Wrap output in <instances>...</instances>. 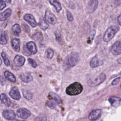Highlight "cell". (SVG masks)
<instances>
[{
	"instance_id": "6da1fadb",
	"label": "cell",
	"mask_w": 121,
	"mask_h": 121,
	"mask_svg": "<svg viewBox=\"0 0 121 121\" xmlns=\"http://www.w3.org/2000/svg\"><path fill=\"white\" fill-rule=\"evenodd\" d=\"M79 59V55L76 52H72L69 54L63 61V68L64 69L67 70L76 65L78 62Z\"/></svg>"
},
{
	"instance_id": "7a4b0ae2",
	"label": "cell",
	"mask_w": 121,
	"mask_h": 121,
	"mask_svg": "<svg viewBox=\"0 0 121 121\" xmlns=\"http://www.w3.org/2000/svg\"><path fill=\"white\" fill-rule=\"evenodd\" d=\"M83 90L82 85L77 82L69 85L66 89V93L69 95H76L80 94Z\"/></svg>"
},
{
	"instance_id": "3957f363",
	"label": "cell",
	"mask_w": 121,
	"mask_h": 121,
	"mask_svg": "<svg viewBox=\"0 0 121 121\" xmlns=\"http://www.w3.org/2000/svg\"><path fill=\"white\" fill-rule=\"evenodd\" d=\"M119 27L115 26H112L109 27L105 32L103 36L104 42L107 43L111 41L115 36V34L119 31Z\"/></svg>"
},
{
	"instance_id": "277c9868",
	"label": "cell",
	"mask_w": 121,
	"mask_h": 121,
	"mask_svg": "<svg viewBox=\"0 0 121 121\" xmlns=\"http://www.w3.org/2000/svg\"><path fill=\"white\" fill-rule=\"evenodd\" d=\"M105 79L106 75L102 73L95 77L90 78L87 81V84L91 87H95L101 84Z\"/></svg>"
},
{
	"instance_id": "5b68a950",
	"label": "cell",
	"mask_w": 121,
	"mask_h": 121,
	"mask_svg": "<svg viewBox=\"0 0 121 121\" xmlns=\"http://www.w3.org/2000/svg\"><path fill=\"white\" fill-rule=\"evenodd\" d=\"M44 17L45 20L51 25H55L57 22V17L49 9L46 10Z\"/></svg>"
},
{
	"instance_id": "8992f818",
	"label": "cell",
	"mask_w": 121,
	"mask_h": 121,
	"mask_svg": "<svg viewBox=\"0 0 121 121\" xmlns=\"http://www.w3.org/2000/svg\"><path fill=\"white\" fill-rule=\"evenodd\" d=\"M111 52L114 55L121 54V41H118L114 43L112 46Z\"/></svg>"
},
{
	"instance_id": "52a82bcc",
	"label": "cell",
	"mask_w": 121,
	"mask_h": 121,
	"mask_svg": "<svg viewBox=\"0 0 121 121\" xmlns=\"http://www.w3.org/2000/svg\"><path fill=\"white\" fill-rule=\"evenodd\" d=\"M17 114L18 117L23 119H26L30 116L31 112L27 109L21 108L17 110Z\"/></svg>"
},
{
	"instance_id": "ba28073f",
	"label": "cell",
	"mask_w": 121,
	"mask_h": 121,
	"mask_svg": "<svg viewBox=\"0 0 121 121\" xmlns=\"http://www.w3.org/2000/svg\"><path fill=\"white\" fill-rule=\"evenodd\" d=\"M98 6V1L97 0H90L87 5V11L88 13H91L95 11Z\"/></svg>"
},
{
	"instance_id": "9c48e42d",
	"label": "cell",
	"mask_w": 121,
	"mask_h": 121,
	"mask_svg": "<svg viewBox=\"0 0 121 121\" xmlns=\"http://www.w3.org/2000/svg\"><path fill=\"white\" fill-rule=\"evenodd\" d=\"M101 114L102 110L101 109L94 110L89 113L88 118L91 121H95L100 117Z\"/></svg>"
},
{
	"instance_id": "30bf717a",
	"label": "cell",
	"mask_w": 121,
	"mask_h": 121,
	"mask_svg": "<svg viewBox=\"0 0 121 121\" xmlns=\"http://www.w3.org/2000/svg\"><path fill=\"white\" fill-rule=\"evenodd\" d=\"M9 95L12 99L16 100H19L21 98L19 91L18 88L15 86H14L11 88L9 92Z\"/></svg>"
},
{
	"instance_id": "8fae6325",
	"label": "cell",
	"mask_w": 121,
	"mask_h": 121,
	"mask_svg": "<svg viewBox=\"0 0 121 121\" xmlns=\"http://www.w3.org/2000/svg\"><path fill=\"white\" fill-rule=\"evenodd\" d=\"M24 19L25 21L28 22L30 26L33 27H35L37 26L36 22L32 14H26L24 16Z\"/></svg>"
},
{
	"instance_id": "7c38bea8",
	"label": "cell",
	"mask_w": 121,
	"mask_h": 121,
	"mask_svg": "<svg viewBox=\"0 0 121 121\" xmlns=\"http://www.w3.org/2000/svg\"><path fill=\"white\" fill-rule=\"evenodd\" d=\"M103 64V62L97 57V55L93 57L90 61V66L92 68H95Z\"/></svg>"
},
{
	"instance_id": "4fadbf2b",
	"label": "cell",
	"mask_w": 121,
	"mask_h": 121,
	"mask_svg": "<svg viewBox=\"0 0 121 121\" xmlns=\"http://www.w3.org/2000/svg\"><path fill=\"white\" fill-rule=\"evenodd\" d=\"M2 115L4 118L9 120H12L16 117V113L11 110H4L2 112Z\"/></svg>"
},
{
	"instance_id": "5bb4252c",
	"label": "cell",
	"mask_w": 121,
	"mask_h": 121,
	"mask_svg": "<svg viewBox=\"0 0 121 121\" xmlns=\"http://www.w3.org/2000/svg\"><path fill=\"white\" fill-rule=\"evenodd\" d=\"M108 100L112 107L116 108L120 105L121 102V98L119 97L112 96L110 97Z\"/></svg>"
},
{
	"instance_id": "9a60e30c",
	"label": "cell",
	"mask_w": 121,
	"mask_h": 121,
	"mask_svg": "<svg viewBox=\"0 0 121 121\" xmlns=\"http://www.w3.org/2000/svg\"><path fill=\"white\" fill-rule=\"evenodd\" d=\"M27 50L31 54H35L37 52V49L35 43L32 41L26 43Z\"/></svg>"
},
{
	"instance_id": "2e32d148",
	"label": "cell",
	"mask_w": 121,
	"mask_h": 121,
	"mask_svg": "<svg viewBox=\"0 0 121 121\" xmlns=\"http://www.w3.org/2000/svg\"><path fill=\"white\" fill-rule=\"evenodd\" d=\"M25 61V58L23 56L19 55H17L14 59L15 64L18 67L22 66L24 64Z\"/></svg>"
},
{
	"instance_id": "e0dca14e",
	"label": "cell",
	"mask_w": 121,
	"mask_h": 121,
	"mask_svg": "<svg viewBox=\"0 0 121 121\" xmlns=\"http://www.w3.org/2000/svg\"><path fill=\"white\" fill-rule=\"evenodd\" d=\"M19 77L20 79L23 82L26 83H28L33 80V77L30 73H24L21 74Z\"/></svg>"
},
{
	"instance_id": "ac0fdd59",
	"label": "cell",
	"mask_w": 121,
	"mask_h": 121,
	"mask_svg": "<svg viewBox=\"0 0 121 121\" xmlns=\"http://www.w3.org/2000/svg\"><path fill=\"white\" fill-rule=\"evenodd\" d=\"M12 13V10L8 8L5 10L3 12L0 13V21H5L9 17Z\"/></svg>"
},
{
	"instance_id": "d6986e66",
	"label": "cell",
	"mask_w": 121,
	"mask_h": 121,
	"mask_svg": "<svg viewBox=\"0 0 121 121\" xmlns=\"http://www.w3.org/2000/svg\"><path fill=\"white\" fill-rule=\"evenodd\" d=\"M20 40L18 38H14L11 41L13 49L17 52H19L20 51Z\"/></svg>"
},
{
	"instance_id": "ffe728a7",
	"label": "cell",
	"mask_w": 121,
	"mask_h": 121,
	"mask_svg": "<svg viewBox=\"0 0 121 121\" xmlns=\"http://www.w3.org/2000/svg\"><path fill=\"white\" fill-rule=\"evenodd\" d=\"M0 100L7 107L10 106L11 104L10 99L4 93H1L0 95Z\"/></svg>"
},
{
	"instance_id": "44dd1931",
	"label": "cell",
	"mask_w": 121,
	"mask_h": 121,
	"mask_svg": "<svg viewBox=\"0 0 121 121\" xmlns=\"http://www.w3.org/2000/svg\"><path fill=\"white\" fill-rule=\"evenodd\" d=\"M49 2L54 7L57 13H59L62 10L61 5L57 0H49Z\"/></svg>"
},
{
	"instance_id": "7402d4cb",
	"label": "cell",
	"mask_w": 121,
	"mask_h": 121,
	"mask_svg": "<svg viewBox=\"0 0 121 121\" xmlns=\"http://www.w3.org/2000/svg\"><path fill=\"white\" fill-rule=\"evenodd\" d=\"M4 76L6 79L10 82L15 83L16 81V78L14 75L9 71H5L4 72Z\"/></svg>"
},
{
	"instance_id": "603a6c76",
	"label": "cell",
	"mask_w": 121,
	"mask_h": 121,
	"mask_svg": "<svg viewBox=\"0 0 121 121\" xmlns=\"http://www.w3.org/2000/svg\"><path fill=\"white\" fill-rule=\"evenodd\" d=\"M38 25L40 28L43 31L46 30L49 27V25L47 23L45 19L43 17L40 18Z\"/></svg>"
},
{
	"instance_id": "cb8c5ba5",
	"label": "cell",
	"mask_w": 121,
	"mask_h": 121,
	"mask_svg": "<svg viewBox=\"0 0 121 121\" xmlns=\"http://www.w3.org/2000/svg\"><path fill=\"white\" fill-rule=\"evenodd\" d=\"M12 30L14 35L18 36L21 32V28L20 26L17 24L14 25L12 27Z\"/></svg>"
},
{
	"instance_id": "d4e9b609",
	"label": "cell",
	"mask_w": 121,
	"mask_h": 121,
	"mask_svg": "<svg viewBox=\"0 0 121 121\" xmlns=\"http://www.w3.org/2000/svg\"><path fill=\"white\" fill-rule=\"evenodd\" d=\"M22 94L24 97L27 100H31L33 98V94L29 90H22Z\"/></svg>"
},
{
	"instance_id": "484cf974",
	"label": "cell",
	"mask_w": 121,
	"mask_h": 121,
	"mask_svg": "<svg viewBox=\"0 0 121 121\" xmlns=\"http://www.w3.org/2000/svg\"><path fill=\"white\" fill-rule=\"evenodd\" d=\"M7 43V39L6 34L3 31H0V43L1 44H5Z\"/></svg>"
},
{
	"instance_id": "4316f807",
	"label": "cell",
	"mask_w": 121,
	"mask_h": 121,
	"mask_svg": "<svg viewBox=\"0 0 121 121\" xmlns=\"http://www.w3.org/2000/svg\"><path fill=\"white\" fill-rule=\"evenodd\" d=\"M1 56L3 59V60H4V64L5 65L8 67L10 65V62H9V60L8 58V56H7V55L6 54V53L5 52H2L1 53Z\"/></svg>"
},
{
	"instance_id": "83f0119b",
	"label": "cell",
	"mask_w": 121,
	"mask_h": 121,
	"mask_svg": "<svg viewBox=\"0 0 121 121\" xmlns=\"http://www.w3.org/2000/svg\"><path fill=\"white\" fill-rule=\"evenodd\" d=\"M49 95L51 97V98L53 100H54L55 101H56L58 103V104H59L60 102V99L59 96V95H57L56 94L53 92H51L50 93Z\"/></svg>"
},
{
	"instance_id": "f1b7e54d",
	"label": "cell",
	"mask_w": 121,
	"mask_h": 121,
	"mask_svg": "<svg viewBox=\"0 0 121 121\" xmlns=\"http://www.w3.org/2000/svg\"><path fill=\"white\" fill-rule=\"evenodd\" d=\"M57 104H58V103L55 101L54 100H49L47 102V105L49 107H50L51 109H53L54 108Z\"/></svg>"
},
{
	"instance_id": "f546056e",
	"label": "cell",
	"mask_w": 121,
	"mask_h": 121,
	"mask_svg": "<svg viewBox=\"0 0 121 121\" xmlns=\"http://www.w3.org/2000/svg\"><path fill=\"white\" fill-rule=\"evenodd\" d=\"M46 57L48 59H52L54 55V52L51 48H48L46 51Z\"/></svg>"
},
{
	"instance_id": "4dcf8cb0",
	"label": "cell",
	"mask_w": 121,
	"mask_h": 121,
	"mask_svg": "<svg viewBox=\"0 0 121 121\" xmlns=\"http://www.w3.org/2000/svg\"><path fill=\"white\" fill-rule=\"evenodd\" d=\"M33 38L35 41H38L41 40L43 39V35L41 33L38 32L35 33L33 35Z\"/></svg>"
},
{
	"instance_id": "1f68e13d",
	"label": "cell",
	"mask_w": 121,
	"mask_h": 121,
	"mask_svg": "<svg viewBox=\"0 0 121 121\" xmlns=\"http://www.w3.org/2000/svg\"><path fill=\"white\" fill-rule=\"evenodd\" d=\"M47 118L44 115H40L38 116L36 118L35 121H46Z\"/></svg>"
},
{
	"instance_id": "d6a6232c",
	"label": "cell",
	"mask_w": 121,
	"mask_h": 121,
	"mask_svg": "<svg viewBox=\"0 0 121 121\" xmlns=\"http://www.w3.org/2000/svg\"><path fill=\"white\" fill-rule=\"evenodd\" d=\"M66 15H67V19L69 21H72L73 20L74 17H73L72 14L68 10L66 11Z\"/></svg>"
},
{
	"instance_id": "836d02e7",
	"label": "cell",
	"mask_w": 121,
	"mask_h": 121,
	"mask_svg": "<svg viewBox=\"0 0 121 121\" xmlns=\"http://www.w3.org/2000/svg\"><path fill=\"white\" fill-rule=\"evenodd\" d=\"M28 61L33 68H36L37 67V64L33 59L31 58H29L28 59Z\"/></svg>"
},
{
	"instance_id": "e575fe53",
	"label": "cell",
	"mask_w": 121,
	"mask_h": 121,
	"mask_svg": "<svg viewBox=\"0 0 121 121\" xmlns=\"http://www.w3.org/2000/svg\"><path fill=\"white\" fill-rule=\"evenodd\" d=\"M6 6V4L5 2L3 0H0V10H2L4 8H5Z\"/></svg>"
},
{
	"instance_id": "d590c367",
	"label": "cell",
	"mask_w": 121,
	"mask_h": 121,
	"mask_svg": "<svg viewBox=\"0 0 121 121\" xmlns=\"http://www.w3.org/2000/svg\"><path fill=\"white\" fill-rule=\"evenodd\" d=\"M120 80H121V78H120V77H118V78H116L114 79L112 81V85H117V84L119 83V82H120Z\"/></svg>"
},
{
	"instance_id": "8d00e7d4",
	"label": "cell",
	"mask_w": 121,
	"mask_h": 121,
	"mask_svg": "<svg viewBox=\"0 0 121 121\" xmlns=\"http://www.w3.org/2000/svg\"><path fill=\"white\" fill-rule=\"evenodd\" d=\"M55 36H56V40L58 42H60L61 40V37H60V33L59 32L55 33Z\"/></svg>"
},
{
	"instance_id": "74e56055",
	"label": "cell",
	"mask_w": 121,
	"mask_h": 121,
	"mask_svg": "<svg viewBox=\"0 0 121 121\" xmlns=\"http://www.w3.org/2000/svg\"><path fill=\"white\" fill-rule=\"evenodd\" d=\"M22 27L25 30V31H26V32H29L30 29H29V27H28V26L27 25H26L25 24H22Z\"/></svg>"
},
{
	"instance_id": "f35d334b",
	"label": "cell",
	"mask_w": 121,
	"mask_h": 121,
	"mask_svg": "<svg viewBox=\"0 0 121 121\" xmlns=\"http://www.w3.org/2000/svg\"><path fill=\"white\" fill-rule=\"evenodd\" d=\"M114 4L116 6H119L121 4V0H114Z\"/></svg>"
},
{
	"instance_id": "ab89813d",
	"label": "cell",
	"mask_w": 121,
	"mask_h": 121,
	"mask_svg": "<svg viewBox=\"0 0 121 121\" xmlns=\"http://www.w3.org/2000/svg\"><path fill=\"white\" fill-rule=\"evenodd\" d=\"M117 21L118 22L119 24L121 26V13L117 17Z\"/></svg>"
},
{
	"instance_id": "60d3db41",
	"label": "cell",
	"mask_w": 121,
	"mask_h": 121,
	"mask_svg": "<svg viewBox=\"0 0 121 121\" xmlns=\"http://www.w3.org/2000/svg\"><path fill=\"white\" fill-rule=\"evenodd\" d=\"M117 62H118V63L121 64V57H120V58H119L118 59V60H117Z\"/></svg>"
},
{
	"instance_id": "b9f144b4",
	"label": "cell",
	"mask_w": 121,
	"mask_h": 121,
	"mask_svg": "<svg viewBox=\"0 0 121 121\" xmlns=\"http://www.w3.org/2000/svg\"><path fill=\"white\" fill-rule=\"evenodd\" d=\"M5 1L9 4H10L11 3V0H5Z\"/></svg>"
},
{
	"instance_id": "7bdbcfd3",
	"label": "cell",
	"mask_w": 121,
	"mask_h": 121,
	"mask_svg": "<svg viewBox=\"0 0 121 121\" xmlns=\"http://www.w3.org/2000/svg\"><path fill=\"white\" fill-rule=\"evenodd\" d=\"M11 121H20V120H18L17 119H13L11 120Z\"/></svg>"
},
{
	"instance_id": "ee69618b",
	"label": "cell",
	"mask_w": 121,
	"mask_h": 121,
	"mask_svg": "<svg viewBox=\"0 0 121 121\" xmlns=\"http://www.w3.org/2000/svg\"><path fill=\"white\" fill-rule=\"evenodd\" d=\"M1 64H2V60H1V59L0 57V66L1 65Z\"/></svg>"
},
{
	"instance_id": "f6af8a7d",
	"label": "cell",
	"mask_w": 121,
	"mask_h": 121,
	"mask_svg": "<svg viewBox=\"0 0 121 121\" xmlns=\"http://www.w3.org/2000/svg\"></svg>"
}]
</instances>
